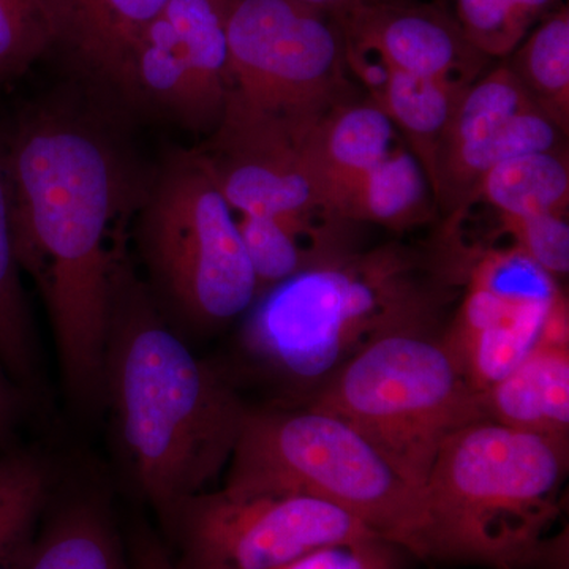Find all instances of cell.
<instances>
[{
    "mask_svg": "<svg viewBox=\"0 0 569 569\" xmlns=\"http://www.w3.org/2000/svg\"><path fill=\"white\" fill-rule=\"evenodd\" d=\"M301 146L302 141L276 123L223 114L212 140L197 152L239 216L328 211L307 170Z\"/></svg>",
    "mask_w": 569,
    "mask_h": 569,
    "instance_id": "13",
    "label": "cell"
},
{
    "mask_svg": "<svg viewBox=\"0 0 569 569\" xmlns=\"http://www.w3.org/2000/svg\"><path fill=\"white\" fill-rule=\"evenodd\" d=\"M7 167L18 263L50 313L67 388L91 402L104 388L112 295L137 187L100 130L54 112L21 123Z\"/></svg>",
    "mask_w": 569,
    "mask_h": 569,
    "instance_id": "1",
    "label": "cell"
},
{
    "mask_svg": "<svg viewBox=\"0 0 569 569\" xmlns=\"http://www.w3.org/2000/svg\"><path fill=\"white\" fill-rule=\"evenodd\" d=\"M560 0H456V20L488 58H508Z\"/></svg>",
    "mask_w": 569,
    "mask_h": 569,
    "instance_id": "26",
    "label": "cell"
},
{
    "mask_svg": "<svg viewBox=\"0 0 569 569\" xmlns=\"http://www.w3.org/2000/svg\"><path fill=\"white\" fill-rule=\"evenodd\" d=\"M299 2L318 11H323V13L339 21L340 18L346 17L348 11L356 9L367 0H299Z\"/></svg>",
    "mask_w": 569,
    "mask_h": 569,
    "instance_id": "31",
    "label": "cell"
},
{
    "mask_svg": "<svg viewBox=\"0 0 569 569\" xmlns=\"http://www.w3.org/2000/svg\"><path fill=\"white\" fill-rule=\"evenodd\" d=\"M132 569H178L173 559L168 556L167 550L162 548L156 538L151 535H138L133 546V567Z\"/></svg>",
    "mask_w": 569,
    "mask_h": 569,
    "instance_id": "30",
    "label": "cell"
},
{
    "mask_svg": "<svg viewBox=\"0 0 569 569\" xmlns=\"http://www.w3.org/2000/svg\"><path fill=\"white\" fill-rule=\"evenodd\" d=\"M47 477L31 456L0 458V569H21L36 541Z\"/></svg>",
    "mask_w": 569,
    "mask_h": 569,
    "instance_id": "25",
    "label": "cell"
},
{
    "mask_svg": "<svg viewBox=\"0 0 569 569\" xmlns=\"http://www.w3.org/2000/svg\"><path fill=\"white\" fill-rule=\"evenodd\" d=\"M138 241L157 290L187 323L247 313L258 282L238 219L198 152L170 160L142 197Z\"/></svg>",
    "mask_w": 569,
    "mask_h": 569,
    "instance_id": "7",
    "label": "cell"
},
{
    "mask_svg": "<svg viewBox=\"0 0 569 569\" xmlns=\"http://www.w3.org/2000/svg\"><path fill=\"white\" fill-rule=\"evenodd\" d=\"M477 198L503 217L568 213L567 149L523 153L496 164L482 176L470 203Z\"/></svg>",
    "mask_w": 569,
    "mask_h": 569,
    "instance_id": "21",
    "label": "cell"
},
{
    "mask_svg": "<svg viewBox=\"0 0 569 569\" xmlns=\"http://www.w3.org/2000/svg\"><path fill=\"white\" fill-rule=\"evenodd\" d=\"M230 6L231 0H168L162 11L181 40L192 78L198 129L219 126L230 91Z\"/></svg>",
    "mask_w": 569,
    "mask_h": 569,
    "instance_id": "20",
    "label": "cell"
},
{
    "mask_svg": "<svg viewBox=\"0 0 569 569\" xmlns=\"http://www.w3.org/2000/svg\"><path fill=\"white\" fill-rule=\"evenodd\" d=\"M481 397L490 421L569 441V346L541 343Z\"/></svg>",
    "mask_w": 569,
    "mask_h": 569,
    "instance_id": "17",
    "label": "cell"
},
{
    "mask_svg": "<svg viewBox=\"0 0 569 569\" xmlns=\"http://www.w3.org/2000/svg\"><path fill=\"white\" fill-rule=\"evenodd\" d=\"M21 569H130L104 512L92 505L63 509L36 538Z\"/></svg>",
    "mask_w": 569,
    "mask_h": 569,
    "instance_id": "23",
    "label": "cell"
},
{
    "mask_svg": "<svg viewBox=\"0 0 569 569\" xmlns=\"http://www.w3.org/2000/svg\"><path fill=\"white\" fill-rule=\"evenodd\" d=\"M163 515L178 569H279L326 546L378 537L342 509L296 493L204 490Z\"/></svg>",
    "mask_w": 569,
    "mask_h": 569,
    "instance_id": "9",
    "label": "cell"
},
{
    "mask_svg": "<svg viewBox=\"0 0 569 569\" xmlns=\"http://www.w3.org/2000/svg\"><path fill=\"white\" fill-rule=\"evenodd\" d=\"M104 387L144 496L162 512L228 467L249 408L171 331L123 261L112 295Z\"/></svg>",
    "mask_w": 569,
    "mask_h": 569,
    "instance_id": "2",
    "label": "cell"
},
{
    "mask_svg": "<svg viewBox=\"0 0 569 569\" xmlns=\"http://www.w3.org/2000/svg\"><path fill=\"white\" fill-rule=\"evenodd\" d=\"M307 403L350 422L419 489L452 433L486 418L443 332L383 337L340 367Z\"/></svg>",
    "mask_w": 569,
    "mask_h": 569,
    "instance_id": "6",
    "label": "cell"
},
{
    "mask_svg": "<svg viewBox=\"0 0 569 569\" xmlns=\"http://www.w3.org/2000/svg\"><path fill=\"white\" fill-rule=\"evenodd\" d=\"M568 441L488 418L445 441L422 488L425 560L527 569L561 563L549 539L561 512Z\"/></svg>",
    "mask_w": 569,
    "mask_h": 569,
    "instance_id": "4",
    "label": "cell"
},
{
    "mask_svg": "<svg viewBox=\"0 0 569 569\" xmlns=\"http://www.w3.org/2000/svg\"><path fill=\"white\" fill-rule=\"evenodd\" d=\"M432 187L417 157L400 142L367 173L346 187L329 211L353 223L403 230L432 217Z\"/></svg>",
    "mask_w": 569,
    "mask_h": 569,
    "instance_id": "18",
    "label": "cell"
},
{
    "mask_svg": "<svg viewBox=\"0 0 569 569\" xmlns=\"http://www.w3.org/2000/svg\"><path fill=\"white\" fill-rule=\"evenodd\" d=\"M227 468L230 492L318 498L425 560L422 489L331 411H247Z\"/></svg>",
    "mask_w": 569,
    "mask_h": 569,
    "instance_id": "5",
    "label": "cell"
},
{
    "mask_svg": "<svg viewBox=\"0 0 569 569\" xmlns=\"http://www.w3.org/2000/svg\"><path fill=\"white\" fill-rule=\"evenodd\" d=\"M451 290L447 264L406 246L351 250L258 295L242 342L258 365L312 396L377 340L438 331Z\"/></svg>",
    "mask_w": 569,
    "mask_h": 569,
    "instance_id": "3",
    "label": "cell"
},
{
    "mask_svg": "<svg viewBox=\"0 0 569 569\" xmlns=\"http://www.w3.org/2000/svg\"><path fill=\"white\" fill-rule=\"evenodd\" d=\"M348 71L359 80L396 70L470 86L490 58L477 50L455 14L418 0H367L339 20Z\"/></svg>",
    "mask_w": 569,
    "mask_h": 569,
    "instance_id": "12",
    "label": "cell"
},
{
    "mask_svg": "<svg viewBox=\"0 0 569 569\" xmlns=\"http://www.w3.org/2000/svg\"><path fill=\"white\" fill-rule=\"evenodd\" d=\"M51 47L47 0H0V82L20 77Z\"/></svg>",
    "mask_w": 569,
    "mask_h": 569,
    "instance_id": "27",
    "label": "cell"
},
{
    "mask_svg": "<svg viewBox=\"0 0 569 569\" xmlns=\"http://www.w3.org/2000/svg\"><path fill=\"white\" fill-rule=\"evenodd\" d=\"M507 66L539 110L568 134L569 10L550 13L508 56Z\"/></svg>",
    "mask_w": 569,
    "mask_h": 569,
    "instance_id": "22",
    "label": "cell"
},
{
    "mask_svg": "<svg viewBox=\"0 0 569 569\" xmlns=\"http://www.w3.org/2000/svg\"><path fill=\"white\" fill-rule=\"evenodd\" d=\"M466 291L443 340L479 395L545 340L567 316L559 280L515 246H492L468 257Z\"/></svg>",
    "mask_w": 569,
    "mask_h": 569,
    "instance_id": "10",
    "label": "cell"
},
{
    "mask_svg": "<svg viewBox=\"0 0 569 569\" xmlns=\"http://www.w3.org/2000/svg\"><path fill=\"white\" fill-rule=\"evenodd\" d=\"M500 227L512 239L511 246L518 247L520 252L526 253L550 276L557 280L568 276V213L500 216Z\"/></svg>",
    "mask_w": 569,
    "mask_h": 569,
    "instance_id": "28",
    "label": "cell"
},
{
    "mask_svg": "<svg viewBox=\"0 0 569 569\" xmlns=\"http://www.w3.org/2000/svg\"><path fill=\"white\" fill-rule=\"evenodd\" d=\"M14 400L9 387L0 377V441L6 440L13 425Z\"/></svg>",
    "mask_w": 569,
    "mask_h": 569,
    "instance_id": "32",
    "label": "cell"
},
{
    "mask_svg": "<svg viewBox=\"0 0 569 569\" xmlns=\"http://www.w3.org/2000/svg\"><path fill=\"white\" fill-rule=\"evenodd\" d=\"M399 138L388 116L370 99H351L329 111L301 146L325 208L329 211L337 194L397 148Z\"/></svg>",
    "mask_w": 569,
    "mask_h": 569,
    "instance_id": "15",
    "label": "cell"
},
{
    "mask_svg": "<svg viewBox=\"0 0 569 569\" xmlns=\"http://www.w3.org/2000/svg\"><path fill=\"white\" fill-rule=\"evenodd\" d=\"M0 362L18 380L31 378L33 340L31 318L14 250L13 200L7 148L0 146Z\"/></svg>",
    "mask_w": 569,
    "mask_h": 569,
    "instance_id": "24",
    "label": "cell"
},
{
    "mask_svg": "<svg viewBox=\"0 0 569 569\" xmlns=\"http://www.w3.org/2000/svg\"><path fill=\"white\" fill-rule=\"evenodd\" d=\"M54 44L92 74L129 89L130 63L142 32L168 0H47Z\"/></svg>",
    "mask_w": 569,
    "mask_h": 569,
    "instance_id": "14",
    "label": "cell"
},
{
    "mask_svg": "<svg viewBox=\"0 0 569 569\" xmlns=\"http://www.w3.org/2000/svg\"><path fill=\"white\" fill-rule=\"evenodd\" d=\"M228 54L223 114L276 123L296 140L355 99L339 21L299 0H231Z\"/></svg>",
    "mask_w": 569,
    "mask_h": 569,
    "instance_id": "8",
    "label": "cell"
},
{
    "mask_svg": "<svg viewBox=\"0 0 569 569\" xmlns=\"http://www.w3.org/2000/svg\"><path fill=\"white\" fill-rule=\"evenodd\" d=\"M362 84L369 91V99L406 138L408 149L432 183L438 144L471 84L411 77L396 70L378 71Z\"/></svg>",
    "mask_w": 569,
    "mask_h": 569,
    "instance_id": "19",
    "label": "cell"
},
{
    "mask_svg": "<svg viewBox=\"0 0 569 569\" xmlns=\"http://www.w3.org/2000/svg\"><path fill=\"white\" fill-rule=\"evenodd\" d=\"M356 223L328 211L307 216H239L238 228L258 291L355 249ZM258 293V295H260Z\"/></svg>",
    "mask_w": 569,
    "mask_h": 569,
    "instance_id": "16",
    "label": "cell"
},
{
    "mask_svg": "<svg viewBox=\"0 0 569 569\" xmlns=\"http://www.w3.org/2000/svg\"><path fill=\"white\" fill-rule=\"evenodd\" d=\"M565 137L503 62L485 71L460 99L438 144L433 197L445 211L458 213L490 168L523 153L561 149Z\"/></svg>",
    "mask_w": 569,
    "mask_h": 569,
    "instance_id": "11",
    "label": "cell"
},
{
    "mask_svg": "<svg viewBox=\"0 0 569 569\" xmlns=\"http://www.w3.org/2000/svg\"><path fill=\"white\" fill-rule=\"evenodd\" d=\"M408 557L388 539L367 537L313 550L279 569H403Z\"/></svg>",
    "mask_w": 569,
    "mask_h": 569,
    "instance_id": "29",
    "label": "cell"
}]
</instances>
